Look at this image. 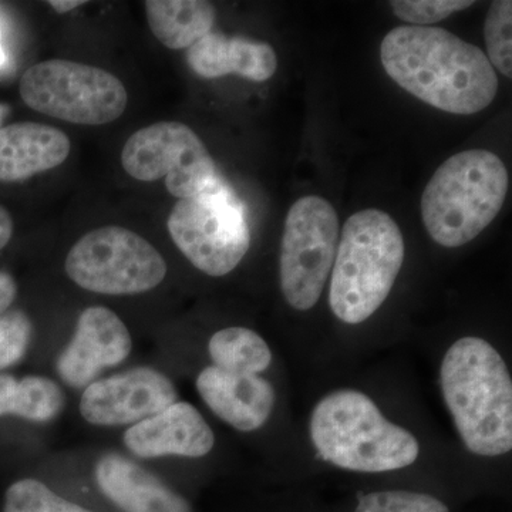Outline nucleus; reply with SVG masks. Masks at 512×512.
<instances>
[{
  "instance_id": "f257e3e1",
  "label": "nucleus",
  "mask_w": 512,
  "mask_h": 512,
  "mask_svg": "<svg viewBox=\"0 0 512 512\" xmlns=\"http://www.w3.org/2000/svg\"><path fill=\"white\" fill-rule=\"evenodd\" d=\"M383 69L434 109L471 116L487 109L498 93V77L480 47L433 26H399L380 46Z\"/></svg>"
},
{
  "instance_id": "5701e85b",
  "label": "nucleus",
  "mask_w": 512,
  "mask_h": 512,
  "mask_svg": "<svg viewBox=\"0 0 512 512\" xmlns=\"http://www.w3.org/2000/svg\"><path fill=\"white\" fill-rule=\"evenodd\" d=\"M355 512H450L430 494L407 490L375 491L360 497Z\"/></svg>"
},
{
  "instance_id": "f3484780",
  "label": "nucleus",
  "mask_w": 512,
  "mask_h": 512,
  "mask_svg": "<svg viewBox=\"0 0 512 512\" xmlns=\"http://www.w3.org/2000/svg\"><path fill=\"white\" fill-rule=\"evenodd\" d=\"M187 63L202 79L238 74L252 82H266L278 69V57L268 43L214 32L187 50Z\"/></svg>"
},
{
  "instance_id": "2eb2a0df",
  "label": "nucleus",
  "mask_w": 512,
  "mask_h": 512,
  "mask_svg": "<svg viewBox=\"0 0 512 512\" xmlns=\"http://www.w3.org/2000/svg\"><path fill=\"white\" fill-rule=\"evenodd\" d=\"M94 476L101 493L123 512H192L184 497L120 454L101 457Z\"/></svg>"
},
{
  "instance_id": "cd10ccee",
  "label": "nucleus",
  "mask_w": 512,
  "mask_h": 512,
  "mask_svg": "<svg viewBox=\"0 0 512 512\" xmlns=\"http://www.w3.org/2000/svg\"><path fill=\"white\" fill-rule=\"evenodd\" d=\"M86 3L84 0H50L49 6L55 9L57 13H60V15H63V13L72 12L73 9L86 5Z\"/></svg>"
},
{
  "instance_id": "bb28decb",
  "label": "nucleus",
  "mask_w": 512,
  "mask_h": 512,
  "mask_svg": "<svg viewBox=\"0 0 512 512\" xmlns=\"http://www.w3.org/2000/svg\"><path fill=\"white\" fill-rule=\"evenodd\" d=\"M13 235L12 217L5 208L0 205V249L5 248Z\"/></svg>"
},
{
  "instance_id": "412c9836",
  "label": "nucleus",
  "mask_w": 512,
  "mask_h": 512,
  "mask_svg": "<svg viewBox=\"0 0 512 512\" xmlns=\"http://www.w3.org/2000/svg\"><path fill=\"white\" fill-rule=\"evenodd\" d=\"M3 512H92L82 505L64 500L42 481L25 478L16 481L5 495Z\"/></svg>"
},
{
  "instance_id": "f8f14e48",
  "label": "nucleus",
  "mask_w": 512,
  "mask_h": 512,
  "mask_svg": "<svg viewBox=\"0 0 512 512\" xmlns=\"http://www.w3.org/2000/svg\"><path fill=\"white\" fill-rule=\"evenodd\" d=\"M131 346L123 320L104 306H92L80 313L73 339L57 359V372L70 386H86L107 367L123 363Z\"/></svg>"
},
{
  "instance_id": "6ab92c4d",
  "label": "nucleus",
  "mask_w": 512,
  "mask_h": 512,
  "mask_svg": "<svg viewBox=\"0 0 512 512\" xmlns=\"http://www.w3.org/2000/svg\"><path fill=\"white\" fill-rule=\"evenodd\" d=\"M64 396L56 382L42 376L16 379L0 375V417L13 414L20 419L46 423L62 412Z\"/></svg>"
},
{
  "instance_id": "4be33fe9",
  "label": "nucleus",
  "mask_w": 512,
  "mask_h": 512,
  "mask_svg": "<svg viewBox=\"0 0 512 512\" xmlns=\"http://www.w3.org/2000/svg\"><path fill=\"white\" fill-rule=\"evenodd\" d=\"M512 2L497 0L491 3L484 23L485 46L491 66L505 77H512Z\"/></svg>"
},
{
  "instance_id": "4468645a",
  "label": "nucleus",
  "mask_w": 512,
  "mask_h": 512,
  "mask_svg": "<svg viewBox=\"0 0 512 512\" xmlns=\"http://www.w3.org/2000/svg\"><path fill=\"white\" fill-rule=\"evenodd\" d=\"M197 390L215 416L244 433L261 429L274 413L275 387L261 375L227 372L212 365L198 375Z\"/></svg>"
},
{
  "instance_id": "a878e982",
  "label": "nucleus",
  "mask_w": 512,
  "mask_h": 512,
  "mask_svg": "<svg viewBox=\"0 0 512 512\" xmlns=\"http://www.w3.org/2000/svg\"><path fill=\"white\" fill-rule=\"evenodd\" d=\"M16 293H18V286L12 276L0 271V315L8 311L15 301Z\"/></svg>"
},
{
  "instance_id": "9b49d317",
  "label": "nucleus",
  "mask_w": 512,
  "mask_h": 512,
  "mask_svg": "<svg viewBox=\"0 0 512 512\" xmlns=\"http://www.w3.org/2000/svg\"><path fill=\"white\" fill-rule=\"evenodd\" d=\"M177 399L167 376L151 367H137L90 383L80 399V413L94 426H124L163 412Z\"/></svg>"
},
{
  "instance_id": "a211bd4d",
  "label": "nucleus",
  "mask_w": 512,
  "mask_h": 512,
  "mask_svg": "<svg viewBox=\"0 0 512 512\" xmlns=\"http://www.w3.org/2000/svg\"><path fill=\"white\" fill-rule=\"evenodd\" d=\"M151 33L171 50L190 49L212 32L215 8L205 0H147Z\"/></svg>"
},
{
  "instance_id": "7ed1b4c3",
  "label": "nucleus",
  "mask_w": 512,
  "mask_h": 512,
  "mask_svg": "<svg viewBox=\"0 0 512 512\" xmlns=\"http://www.w3.org/2000/svg\"><path fill=\"white\" fill-rule=\"evenodd\" d=\"M309 436L322 460L355 473L403 470L420 456L416 436L355 389L336 390L319 400L309 420Z\"/></svg>"
},
{
  "instance_id": "c756f323",
  "label": "nucleus",
  "mask_w": 512,
  "mask_h": 512,
  "mask_svg": "<svg viewBox=\"0 0 512 512\" xmlns=\"http://www.w3.org/2000/svg\"><path fill=\"white\" fill-rule=\"evenodd\" d=\"M6 107L0 106V121H2L3 114H5Z\"/></svg>"
},
{
  "instance_id": "20e7f679",
  "label": "nucleus",
  "mask_w": 512,
  "mask_h": 512,
  "mask_svg": "<svg viewBox=\"0 0 512 512\" xmlns=\"http://www.w3.org/2000/svg\"><path fill=\"white\" fill-rule=\"evenodd\" d=\"M404 239L387 212H356L342 229L330 274L329 305L346 325L372 318L392 292L402 271Z\"/></svg>"
},
{
  "instance_id": "f03ea898",
  "label": "nucleus",
  "mask_w": 512,
  "mask_h": 512,
  "mask_svg": "<svg viewBox=\"0 0 512 512\" xmlns=\"http://www.w3.org/2000/svg\"><path fill=\"white\" fill-rule=\"evenodd\" d=\"M440 387L458 436L471 454L512 450V379L504 357L478 336L457 339L440 366Z\"/></svg>"
},
{
  "instance_id": "b1692460",
  "label": "nucleus",
  "mask_w": 512,
  "mask_h": 512,
  "mask_svg": "<svg viewBox=\"0 0 512 512\" xmlns=\"http://www.w3.org/2000/svg\"><path fill=\"white\" fill-rule=\"evenodd\" d=\"M473 5L471 0H394L392 9L394 15L410 23L409 26L426 28Z\"/></svg>"
},
{
  "instance_id": "0eeeda50",
  "label": "nucleus",
  "mask_w": 512,
  "mask_h": 512,
  "mask_svg": "<svg viewBox=\"0 0 512 512\" xmlns=\"http://www.w3.org/2000/svg\"><path fill=\"white\" fill-rule=\"evenodd\" d=\"M19 92L30 109L83 126L113 123L128 103L119 77L70 60H46L29 67L20 79Z\"/></svg>"
},
{
  "instance_id": "aec40b11",
  "label": "nucleus",
  "mask_w": 512,
  "mask_h": 512,
  "mask_svg": "<svg viewBox=\"0 0 512 512\" xmlns=\"http://www.w3.org/2000/svg\"><path fill=\"white\" fill-rule=\"evenodd\" d=\"M214 366L227 372L261 375L272 365V350L255 330L231 326L218 330L208 342Z\"/></svg>"
},
{
  "instance_id": "423d86ee",
  "label": "nucleus",
  "mask_w": 512,
  "mask_h": 512,
  "mask_svg": "<svg viewBox=\"0 0 512 512\" xmlns=\"http://www.w3.org/2000/svg\"><path fill=\"white\" fill-rule=\"evenodd\" d=\"M177 248L205 275H228L251 247L245 205L224 180L214 190L178 200L167 221Z\"/></svg>"
},
{
  "instance_id": "c85d7f7f",
  "label": "nucleus",
  "mask_w": 512,
  "mask_h": 512,
  "mask_svg": "<svg viewBox=\"0 0 512 512\" xmlns=\"http://www.w3.org/2000/svg\"><path fill=\"white\" fill-rule=\"evenodd\" d=\"M6 63V53L2 46V33H0V66Z\"/></svg>"
},
{
  "instance_id": "ddd939ff",
  "label": "nucleus",
  "mask_w": 512,
  "mask_h": 512,
  "mask_svg": "<svg viewBox=\"0 0 512 512\" xmlns=\"http://www.w3.org/2000/svg\"><path fill=\"white\" fill-rule=\"evenodd\" d=\"M124 444L141 458H200L211 453L215 436L192 404L175 402L163 412L130 427L124 433Z\"/></svg>"
},
{
  "instance_id": "1a4fd4ad",
  "label": "nucleus",
  "mask_w": 512,
  "mask_h": 512,
  "mask_svg": "<svg viewBox=\"0 0 512 512\" xmlns=\"http://www.w3.org/2000/svg\"><path fill=\"white\" fill-rule=\"evenodd\" d=\"M338 239V214L328 200L309 195L292 205L282 235L279 284L295 311H311L319 302L332 274Z\"/></svg>"
},
{
  "instance_id": "393cba45",
  "label": "nucleus",
  "mask_w": 512,
  "mask_h": 512,
  "mask_svg": "<svg viewBox=\"0 0 512 512\" xmlns=\"http://www.w3.org/2000/svg\"><path fill=\"white\" fill-rule=\"evenodd\" d=\"M32 330V322L23 312L0 315V370L15 365L25 356Z\"/></svg>"
},
{
  "instance_id": "39448f33",
  "label": "nucleus",
  "mask_w": 512,
  "mask_h": 512,
  "mask_svg": "<svg viewBox=\"0 0 512 512\" xmlns=\"http://www.w3.org/2000/svg\"><path fill=\"white\" fill-rule=\"evenodd\" d=\"M507 167L488 150H467L437 168L421 197V217L434 242L458 248L495 220L507 198Z\"/></svg>"
},
{
  "instance_id": "9d476101",
  "label": "nucleus",
  "mask_w": 512,
  "mask_h": 512,
  "mask_svg": "<svg viewBox=\"0 0 512 512\" xmlns=\"http://www.w3.org/2000/svg\"><path fill=\"white\" fill-rule=\"evenodd\" d=\"M121 164L134 180L164 178L168 192L178 200L214 190L222 181L201 138L180 121L140 128L124 144Z\"/></svg>"
},
{
  "instance_id": "6e6552de",
  "label": "nucleus",
  "mask_w": 512,
  "mask_h": 512,
  "mask_svg": "<svg viewBox=\"0 0 512 512\" xmlns=\"http://www.w3.org/2000/svg\"><path fill=\"white\" fill-rule=\"evenodd\" d=\"M64 266L74 284L103 295L148 292L167 275V264L156 247L117 225L83 235L70 249Z\"/></svg>"
},
{
  "instance_id": "dca6fc26",
  "label": "nucleus",
  "mask_w": 512,
  "mask_h": 512,
  "mask_svg": "<svg viewBox=\"0 0 512 512\" xmlns=\"http://www.w3.org/2000/svg\"><path fill=\"white\" fill-rule=\"evenodd\" d=\"M72 151L70 138L42 123H13L0 128V181L16 183L59 167Z\"/></svg>"
}]
</instances>
